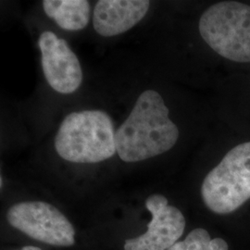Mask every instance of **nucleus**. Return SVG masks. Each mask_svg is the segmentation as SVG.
<instances>
[{
	"label": "nucleus",
	"instance_id": "f257e3e1",
	"mask_svg": "<svg viewBox=\"0 0 250 250\" xmlns=\"http://www.w3.org/2000/svg\"><path fill=\"white\" fill-rule=\"evenodd\" d=\"M179 134L161 94L145 90L116 130L117 154L128 163L149 160L170 150L177 143Z\"/></svg>",
	"mask_w": 250,
	"mask_h": 250
},
{
	"label": "nucleus",
	"instance_id": "f03ea898",
	"mask_svg": "<svg viewBox=\"0 0 250 250\" xmlns=\"http://www.w3.org/2000/svg\"><path fill=\"white\" fill-rule=\"evenodd\" d=\"M54 146L62 159L72 163L107 161L117 153L114 123L102 109L73 111L63 119Z\"/></svg>",
	"mask_w": 250,
	"mask_h": 250
},
{
	"label": "nucleus",
	"instance_id": "7ed1b4c3",
	"mask_svg": "<svg viewBox=\"0 0 250 250\" xmlns=\"http://www.w3.org/2000/svg\"><path fill=\"white\" fill-rule=\"evenodd\" d=\"M198 31L212 50L235 62H250V6L223 1L206 9Z\"/></svg>",
	"mask_w": 250,
	"mask_h": 250
},
{
	"label": "nucleus",
	"instance_id": "20e7f679",
	"mask_svg": "<svg viewBox=\"0 0 250 250\" xmlns=\"http://www.w3.org/2000/svg\"><path fill=\"white\" fill-rule=\"evenodd\" d=\"M206 207L217 214H229L250 198V142L228 152L201 186Z\"/></svg>",
	"mask_w": 250,
	"mask_h": 250
},
{
	"label": "nucleus",
	"instance_id": "39448f33",
	"mask_svg": "<svg viewBox=\"0 0 250 250\" xmlns=\"http://www.w3.org/2000/svg\"><path fill=\"white\" fill-rule=\"evenodd\" d=\"M9 224L33 239L55 247H72L75 230L70 221L53 205L44 201H25L11 206Z\"/></svg>",
	"mask_w": 250,
	"mask_h": 250
},
{
	"label": "nucleus",
	"instance_id": "423d86ee",
	"mask_svg": "<svg viewBox=\"0 0 250 250\" xmlns=\"http://www.w3.org/2000/svg\"><path fill=\"white\" fill-rule=\"evenodd\" d=\"M41 65L48 85L56 92L69 95L79 89L83 74L80 62L71 46L51 31L38 38Z\"/></svg>",
	"mask_w": 250,
	"mask_h": 250
},
{
	"label": "nucleus",
	"instance_id": "0eeeda50",
	"mask_svg": "<svg viewBox=\"0 0 250 250\" xmlns=\"http://www.w3.org/2000/svg\"><path fill=\"white\" fill-rule=\"evenodd\" d=\"M146 208L151 213L147 231L140 236L126 240L125 250H168L178 242L186 228V219L176 207L160 194L146 198Z\"/></svg>",
	"mask_w": 250,
	"mask_h": 250
},
{
	"label": "nucleus",
	"instance_id": "6e6552de",
	"mask_svg": "<svg viewBox=\"0 0 250 250\" xmlns=\"http://www.w3.org/2000/svg\"><path fill=\"white\" fill-rule=\"evenodd\" d=\"M150 5L147 0H100L93 11V27L103 37L125 34L146 17Z\"/></svg>",
	"mask_w": 250,
	"mask_h": 250
},
{
	"label": "nucleus",
	"instance_id": "1a4fd4ad",
	"mask_svg": "<svg viewBox=\"0 0 250 250\" xmlns=\"http://www.w3.org/2000/svg\"><path fill=\"white\" fill-rule=\"evenodd\" d=\"M45 15L65 31L77 32L89 23L91 5L86 0H44Z\"/></svg>",
	"mask_w": 250,
	"mask_h": 250
},
{
	"label": "nucleus",
	"instance_id": "9d476101",
	"mask_svg": "<svg viewBox=\"0 0 250 250\" xmlns=\"http://www.w3.org/2000/svg\"><path fill=\"white\" fill-rule=\"evenodd\" d=\"M227 242L223 238L211 239L210 234L203 228L194 229L185 240L175 243L168 250H228Z\"/></svg>",
	"mask_w": 250,
	"mask_h": 250
},
{
	"label": "nucleus",
	"instance_id": "9b49d317",
	"mask_svg": "<svg viewBox=\"0 0 250 250\" xmlns=\"http://www.w3.org/2000/svg\"><path fill=\"white\" fill-rule=\"evenodd\" d=\"M21 250H42L37 247H32V246H28V247H24Z\"/></svg>",
	"mask_w": 250,
	"mask_h": 250
}]
</instances>
